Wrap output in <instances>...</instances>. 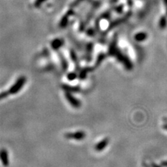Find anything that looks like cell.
Here are the masks:
<instances>
[{
	"instance_id": "cell-4",
	"label": "cell",
	"mask_w": 167,
	"mask_h": 167,
	"mask_svg": "<svg viewBox=\"0 0 167 167\" xmlns=\"http://www.w3.org/2000/svg\"><path fill=\"white\" fill-rule=\"evenodd\" d=\"M0 160L4 166L9 165V157H8V151L4 148L0 150Z\"/></svg>"
},
{
	"instance_id": "cell-16",
	"label": "cell",
	"mask_w": 167,
	"mask_h": 167,
	"mask_svg": "<svg viewBox=\"0 0 167 167\" xmlns=\"http://www.w3.org/2000/svg\"><path fill=\"white\" fill-rule=\"evenodd\" d=\"M164 121L166 123H167V119H164Z\"/></svg>"
},
{
	"instance_id": "cell-3",
	"label": "cell",
	"mask_w": 167,
	"mask_h": 167,
	"mask_svg": "<svg viewBox=\"0 0 167 167\" xmlns=\"http://www.w3.org/2000/svg\"><path fill=\"white\" fill-rule=\"evenodd\" d=\"M65 97L66 98L67 101L71 104L72 107L76 108V109H78V108L81 107L82 103H81L80 100L76 98L74 95H72V93L70 92H65Z\"/></svg>"
},
{
	"instance_id": "cell-7",
	"label": "cell",
	"mask_w": 167,
	"mask_h": 167,
	"mask_svg": "<svg viewBox=\"0 0 167 167\" xmlns=\"http://www.w3.org/2000/svg\"><path fill=\"white\" fill-rule=\"evenodd\" d=\"M63 40L59 39V38H57V39L54 40L52 42L51 46L55 50H58L61 47L63 46Z\"/></svg>"
},
{
	"instance_id": "cell-1",
	"label": "cell",
	"mask_w": 167,
	"mask_h": 167,
	"mask_svg": "<svg viewBox=\"0 0 167 167\" xmlns=\"http://www.w3.org/2000/svg\"><path fill=\"white\" fill-rule=\"evenodd\" d=\"M27 79L25 76H21L20 77L18 80H16V82H15V84L9 89V92L10 94L11 95H14V94L18 93L22 89V88L25 86V83H26Z\"/></svg>"
},
{
	"instance_id": "cell-12",
	"label": "cell",
	"mask_w": 167,
	"mask_h": 167,
	"mask_svg": "<svg viewBox=\"0 0 167 167\" xmlns=\"http://www.w3.org/2000/svg\"><path fill=\"white\" fill-rule=\"evenodd\" d=\"M9 92L8 91H4V92H2V93H0V100L1 99H4L5 98V97H6L7 96L9 95Z\"/></svg>"
},
{
	"instance_id": "cell-11",
	"label": "cell",
	"mask_w": 167,
	"mask_h": 167,
	"mask_svg": "<svg viewBox=\"0 0 167 167\" xmlns=\"http://www.w3.org/2000/svg\"><path fill=\"white\" fill-rule=\"evenodd\" d=\"M46 1V0H36L34 2V6L36 8H39L40 6H41V4H43V2H45V1Z\"/></svg>"
},
{
	"instance_id": "cell-5",
	"label": "cell",
	"mask_w": 167,
	"mask_h": 167,
	"mask_svg": "<svg viewBox=\"0 0 167 167\" xmlns=\"http://www.w3.org/2000/svg\"><path fill=\"white\" fill-rule=\"evenodd\" d=\"M109 142V138H104L102 140V141H99L97 144L95 145V149L96 151L97 152H101L108 146Z\"/></svg>"
},
{
	"instance_id": "cell-15",
	"label": "cell",
	"mask_w": 167,
	"mask_h": 167,
	"mask_svg": "<svg viewBox=\"0 0 167 167\" xmlns=\"http://www.w3.org/2000/svg\"><path fill=\"white\" fill-rule=\"evenodd\" d=\"M163 129L165 130H167V123H166L163 125Z\"/></svg>"
},
{
	"instance_id": "cell-2",
	"label": "cell",
	"mask_w": 167,
	"mask_h": 167,
	"mask_svg": "<svg viewBox=\"0 0 167 167\" xmlns=\"http://www.w3.org/2000/svg\"><path fill=\"white\" fill-rule=\"evenodd\" d=\"M87 136L86 132L84 131H76L74 132H68L65 134V137L68 139H74L77 141H82Z\"/></svg>"
},
{
	"instance_id": "cell-8",
	"label": "cell",
	"mask_w": 167,
	"mask_h": 167,
	"mask_svg": "<svg viewBox=\"0 0 167 167\" xmlns=\"http://www.w3.org/2000/svg\"><path fill=\"white\" fill-rule=\"evenodd\" d=\"M62 88L64 91H65L66 92H70V93H77L80 91V89L79 87H70V86L65 85L63 84L62 86Z\"/></svg>"
},
{
	"instance_id": "cell-9",
	"label": "cell",
	"mask_w": 167,
	"mask_h": 167,
	"mask_svg": "<svg viewBox=\"0 0 167 167\" xmlns=\"http://www.w3.org/2000/svg\"><path fill=\"white\" fill-rule=\"evenodd\" d=\"M89 71V68H85V69H84V70H82L80 72V75H79V77H80L81 80H84V79H85L87 72Z\"/></svg>"
},
{
	"instance_id": "cell-13",
	"label": "cell",
	"mask_w": 167,
	"mask_h": 167,
	"mask_svg": "<svg viewBox=\"0 0 167 167\" xmlns=\"http://www.w3.org/2000/svg\"><path fill=\"white\" fill-rule=\"evenodd\" d=\"M83 1V0H76V1H74V2L72 4V6H76L77 4H80L81 1Z\"/></svg>"
},
{
	"instance_id": "cell-6",
	"label": "cell",
	"mask_w": 167,
	"mask_h": 167,
	"mask_svg": "<svg viewBox=\"0 0 167 167\" xmlns=\"http://www.w3.org/2000/svg\"><path fill=\"white\" fill-rule=\"evenodd\" d=\"M72 14H73V11H72V10H70V11H69L68 12V13H66V14H65V16L63 17V18H62L61 20V22H60V26L61 27L64 28L66 27L67 24H68L69 16H72Z\"/></svg>"
},
{
	"instance_id": "cell-10",
	"label": "cell",
	"mask_w": 167,
	"mask_h": 167,
	"mask_svg": "<svg viewBox=\"0 0 167 167\" xmlns=\"http://www.w3.org/2000/svg\"><path fill=\"white\" fill-rule=\"evenodd\" d=\"M77 74L75 73V72H70V73L68 74V75H67V77H68V80H70V81H72V80H75L76 78H77Z\"/></svg>"
},
{
	"instance_id": "cell-14",
	"label": "cell",
	"mask_w": 167,
	"mask_h": 167,
	"mask_svg": "<svg viewBox=\"0 0 167 167\" xmlns=\"http://www.w3.org/2000/svg\"><path fill=\"white\" fill-rule=\"evenodd\" d=\"M162 166L164 167H167V161H163L162 162Z\"/></svg>"
}]
</instances>
